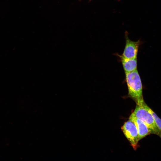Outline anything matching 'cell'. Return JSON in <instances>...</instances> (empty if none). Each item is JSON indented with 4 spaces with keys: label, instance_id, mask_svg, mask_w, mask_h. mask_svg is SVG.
Returning <instances> with one entry per match:
<instances>
[{
    "label": "cell",
    "instance_id": "obj_5",
    "mask_svg": "<svg viewBox=\"0 0 161 161\" xmlns=\"http://www.w3.org/2000/svg\"><path fill=\"white\" fill-rule=\"evenodd\" d=\"M129 119L132 121L136 126L138 132L139 141L147 136L151 134L149 129L141 119L135 117L131 115L129 117Z\"/></svg>",
    "mask_w": 161,
    "mask_h": 161
},
{
    "label": "cell",
    "instance_id": "obj_3",
    "mask_svg": "<svg viewBox=\"0 0 161 161\" xmlns=\"http://www.w3.org/2000/svg\"><path fill=\"white\" fill-rule=\"evenodd\" d=\"M124 135L134 150H136L139 141L138 131L134 123L129 119L121 127Z\"/></svg>",
    "mask_w": 161,
    "mask_h": 161
},
{
    "label": "cell",
    "instance_id": "obj_7",
    "mask_svg": "<svg viewBox=\"0 0 161 161\" xmlns=\"http://www.w3.org/2000/svg\"><path fill=\"white\" fill-rule=\"evenodd\" d=\"M143 105L148 111L151 115L157 126L161 131V119L159 118L156 114L147 106L145 101L143 103Z\"/></svg>",
    "mask_w": 161,
    "mask_h": 161
},
{
    "label": "cell",
    "instance_id": "obj_6",
    "mask_svg": "<svg viewBox=\"0 0 161 161\" xmlns=\"http://www.w3.org/2000/svg\"><path fill=\"white\" fill-rule=\"evenodd\" d=\"M123 65L125 73L130 72L137 69V58H126L118 55Z\"/></svg>",
    "mask_w": 161,
    "mask_h": 161
},
{
    "label": "cell",
    "instance_id": "obj_2",
    "mask_svg": "<svg viewBox=\"0 0 161 161\" xmlns=\"http://www.w3.org/2000/svg\"><path fill=\"white\" fill-rule=\"evenodd\" d=\"M143 101L137 104L131 115L142 120L150 130L151 134H156L161 138V131L157 126L151 114L144 107Z\"/></svg>",
    "mask_w": 161,
    "mask_h": 161
},
{
    "label": "cell",
    "instance_id": "obj_4",
    "mask_svg": "<svg viewBox=\"0 0 161 161\" xmlns=\"http://www.w3.org/2000/svg\"><path fill=\"white\" fill-rule=\"evenodd\" d=\"M126 44L123 53L121 56L126 58H137L138 49L141 41L138 40L136 41L130 40L127 33L125 34Z\"/></svg>",
    "mask_w": 161,
    "mask_h": 161
},
{
    "label": "cell",
    "instance_id": "obj_1",
    "mask_svg": "<svg viewBox=\"0 0 161 161\" xmlns=\"http://www.w3.org/2000/svg\"><path fill=\"white\" fill-rule=\"evenodd\" d=\"M125 75L128 95L137 104H139L144 100L142 81L137 69L125 73Z\"/></svg>",
    "mask_w": 161,
    "mask_h": 161
}]
</instances>
